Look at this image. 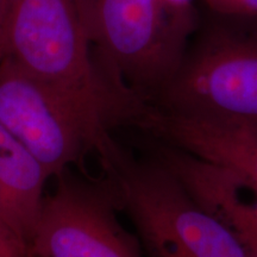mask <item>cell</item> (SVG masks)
<instances>
[{
    "mask_svg": "<svg viewBox=\"0 0 257 257\" xmlns=\"http://www.w3.org/2000/svg\"><path fill=\"white\" fill-rule=\"evenodd\" d=\"M4 59L49 86L111 130L138 101L95 59L79 0H3Z\"/></svg>",
    "mask_w": 257,
    "mask_h": 257,
    "instance_id": "cell-1",
    "label": "cell"
},
{
    "mask_svg": "<svg viewBox=\"0 0 257 257\" xmlns=\"http://www.w3.org/2000/svg\"><path fill=\"white\" fill-rule=\"evenodd\" d=\"M157 110L257 131V17L205 10Z\"/></svg>",
    "mask_w": 257,
    "mask_h": 257,
    "instance_id": "cell-2",
    "label": "cell"
},
{
    "mask_svg": "<svg viewBox=\"0 0 257 257\" xmlns=\"http://www.w3.org/2000/svg\"><path fill=\"white\" fill-rule=\"evenodd\" d=\"M79 3L102 70L123 91L152 102L184 59L198 9H175L165 0Z\"/></svg>",
    "mask_w": 257,
    "mask_h": 257,
    "instance_id": "cell-3",
    "label": "cell"
},
{
    "mask_svg": "<svg viewBox=\"0 0 257 257\" xmlns=\"http://www.w3.org/2000/svg\"><path fill=\"white\" fill-rule=\"evenodd\" d=\"M107 176L115 202L133 220L148 257H250L157 156L131 161L123 155Z\"/></svg>",
    "mask_w": 257,
    "mask_h": 257,
    "instance_id": "cell-4",
    "label": "cell"
},
{
    "mask_svg": "<svg viewBox=\"0 0 257 257\" xmlns=\"http://www.w3.org/2000/svg\"><path fill=\"white\" fill-rule=\"evenodd\" d=\"M0 123L49 178L62 176L88 152L98 154L105 170L123 155L107 127L9 59L0 62Z\"/></svg>",
    "mask_w": 257,
    "mask_h": 257,
    "instance_id": "cell-5",
    "label": "cell"
},
{
    "mask_svg": "<svg viewBox=\"0 0 257 257\" xmlns=\"http://www.w3.org/2000/svg\"><path fill=\"white\" fill-rule=\"evenodd\" d=\"M117 207L108 185L99 187L64 173L44 198L28 257H142Z\"/></svg>",
    "mask_w": 257,
    "mask_h": 257,
    "instance_id": "cell-6",
    "label": "cell"
},
{
    "mask_svg": "<svg viewBox=\"0 0 257 257\" xmlns=\"http://www.w3.org/2000/svg\"><path fill=\"white\" fill-rule=\"evenodd\" d=\"M141 127L160 142L219 165L257 187V131L149 108Z\"/></svg>",
    "mask_w": 257,
    "mask_h": 257,
    "instance_id": "cell-7",
    "label": "cell"
},
{
    "mask_svg": "<svg viewBox=\"0 0 257 257\" xmlns=\"http://www.w3.org/2000/svg\"><path fill=\"white\" fill-rule=\"evenodd\" d=\"M155 155L192 197L236 236L248 255L257 257V224L246 208L238 176L170 144L160 142Z\"/></svg>",
    "mask_w": 257,
    "mask_h": 257,
    "instance_id": "cell-8",
    "label": "cell"
},
{
    "mask_svg": "<svg viewBox=\"0 0 257 257\" xmlns=\"http://www.w3.org/2000/svg\"><path fill=\"white\" fill-rule=\"evenodd\" d=\"M48 179L41 163L0 123V224L25 253L43 206Z\"/></svg>",
    "mask_w": 257,
    "mask_h": 257,
    "instance_id": "cell-9",
    "label": "cell"
},
{
    "mask_svg": "<svg viewBox=\"0 0 257 257\" xmlns=\"http://www.w3.org/2000/svg\"><path fill=\"white\" fill-rule=\"evenodd\" d=\"M206 11L230 17H257V0H202Z\"/></svg>",
    "mask_w": 257,
    "mask_h": 257,
    "instance_id": "cell-10",
    "label": "cell"
},
{
    "mask_svg": "<svg viewBox=\"0 0 257 257\" xmlns=\"http://www.w3.org/2000/svg\"><path fill=\"white\" fill-rule=\"evenodd\" d=\"M0 257H28L21 244L0 224Z\"/></svg>",
    "mask_w": 257,
    "mask_h": 257,
    "instance_id": "cell-11",
    "label": "cell"
},
{
    "mask_svg": "<svg viewBox=\"0 0 257 257\" xmlns=\"http://www.w3.org/2000/svg\"><path fill=\"white\" fill-rule=\"evenodd\" d=\"M239 179L240 181H242L243 194L244 199H245L246 208H248L250 216L252 217V219L255 220L257 224V187H255V186L251 184H249V182H246L245 180H243L242 178Z\"/></svg>",
    "mask_w": 257,
    "mask_h": 257,
    "instance_id": "cell-12",
    "label": "cell"
},
{
    "mask_svg": "<svg viewBox=\"0 0 257 257\" xmlns=\"http://www.w3.org/2000/svg\"><path fill=\"white\" fill-rule=\"evenodd\" d=\"M167 4L175 9H194L193 0H165Z\"/></svg>",
    "mask_w": 257,
    "mask_h": 257,
    "instance_id": "cell-13",
    "label": "cell"
},
{
    "mask_svg": "<svg viewBox=\"0 0 257 257\" xmlns=\"http://www.w3.org/2000/svg\"><path fill=\"white\" fill-rule=\"evenodd\" d=\"M3 14H4V2L0 0V62L4 59V42H3Z\"/></svg>",
    "mask_w": 257,
    "mask_h": 257,
    "instance_id": "cell-14",
    "label": "cell"
}]
</instances>
